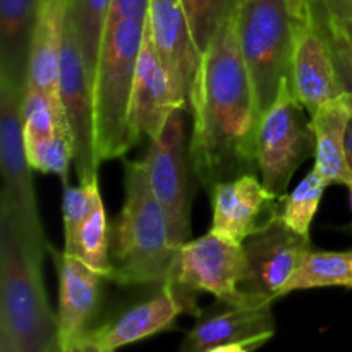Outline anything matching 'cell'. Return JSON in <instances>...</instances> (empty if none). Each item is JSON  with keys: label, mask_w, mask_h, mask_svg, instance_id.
<instances>
[{"label": "cell", "mask_w": 352, "mask_h": 352, "mask_svg": "<svg viewBox=\"0 0 352 352\" xmlns=\"http://www.w3.org/2000/svg\"><path fill=\"white\" fill-rule=\"evenodd\" d=\"M244 272L243 246L227 243L210 230L175 251L167 280L198 294L208 292L226 305L253 306L241 291Z\"/></svg>", "instance_id": "cell-10"}, {"label": "cell", "mask_w": 352, "mask_h": 352, "mask_svg": "<svg viewBox=\"0 0 352 352\" xmlns=\"http://www.w3.org/2000/svg\"><path fill=\"white\" fill-rule=\"evenodd\" d=\"M23 88L0 76V165H2V198L16 215L24 236L38 256L45 258L54 250L45 236L43 223L34 195L31 165L26 157L21 119Z\"/></svg>", "instance_id": "cell-7"}, {"label": "cell", "mask_w": 352, "mask_h": 352, "mask_svg": "<svg viewBox=\"0 0 352 352\" xmlns=\"http://www.w3.org/2000/svg\"><path fill=\"white\" fill-rule=\"evenodd\" d=\"M146 28L175 91L188 102L199 65V54L181 0H150Z\"/></svg>", "instance_id": "cell-18"}, {"label": "cell", "mask_w": 352, "mask_h": 352, "mask_svg": "<svg viewBox=\"0 0 352 352\" xmlns=\"http://www.w3.org/2000/svg\"><path fill=\"white\" fill-rule=\"evenodd\" d=\"M325 36L327 40H329L330 48H332L333 62H336L337 74H339L340 82H342L344 91H347L349 95H352V52L339 40V38L332 36V34H329L327 31H325Z\"/></svg>", "instance_id": "cell-28"}, {"label": "cell", "mask_w": 352, "mask_h": 352, "mask_svg": "<svg viewBox=\"0 0 352 352\" xmlns=\"http://www.w3.org/2000/svg\"><path fill=\"white\" fill-rule=\"evenodd\" d=\"M110 7L112 0H67V26L74 34L91 81Z\"/></svg>", "instance_id": "cell-23"}, {"label": "cell", "mask_w": 352, "mask_h": 352, "mask_svg": "<svg viewBox=\"0 0 352 352\" xmlns=\"http://www.w3.org/2000/svg\"><path fill=\"white\" fill-rule=\"evenodd\" d=\"M287 2V9L291 12L292 19L301 21L305 19L309 9V0H285Z\"/></svg>", "instance_id": "cell-33"}, {"label": "cell", "mask_w": 352, "mask_h": 352, "mask_svg": "<svg viewBox=\"0 0 352 352\" xmlns=\"http://www.w3.org/2000/svg\"><path fill=\"white\" fill-rule=\"evenodd\" d=\"M188 109V102L175 91L167 69L158 58L144 23L143 41L138 55L127 113V124L134 143H140L141 138L157 140L172 113L175 110Z\"/></svg>", "instance_id": "cell-14"}, {"label": "cell", "mask_w": 352, "mask_h": 352, "mask_svg": "<svg viewBox=\"0 0 352 352\" xmlns=\"http://www.w3.org/2000/svg\"><path fill=\"white\" fill-rule=\"evenodd\" d=\"M196 296L198 292L165 280L164 284L155 285L150 298L141 299L98 323L81 342H89L105 351H116L167 332L174 329L182 313L195 315L196 318L201 315V309L196 305Z\"/></svg>", "instance_id": "cell-11"}, {"label": "cell", "mask_w": 352, "mask_h": 352, "mask_svg": "<svg viewBox=\"0 0 352 352\" xmlns=\"http://www.w3.org/2000/svg\"><path fill=\"white\" fill-rule=\"evenodd\" d=\"M41 0H0V76L24 86Z\"/></svg>", "instance_id": "cell-21"}, {"label": "cell", "mask_w": 352, "mask_h": 352, "mask_svg": "<svg viewBox=\"0 0 352 352\" xmlns=\"http://www.w3.org/2000/svg\"><path fill=\"white\" fill-rule=\"evenodd\" d=\"M181 2L188 16L192 40L201 57L223 23L236 12L239 0H181Z\"/></svg>", "instance_id": "cell-26"}, {"label": "cell", "mask_w": 352, "mask_h": 352, "mask_svg": "<svg viewBox=\"0 0 352 352\" xmlns=\"http://www.w3.org/2000/svg\"><path fill=\"white\" fill-rule=\"evenodd\" d=\"M351 120L352 95L347 91L323 103L309 119V127L315 138L313 168L329 182V186H347L352 181L346 153V136Z\"/></svg>", "instance_id": "cell-20"}, {"label": "cell", "mask_w": 352, "mask_h": 352, "mask_svg": "<svg viewBox=\"0 0 352 352\" xmlns=\"http://www.w3.org/2000/svg\"><path fill=\"white\" fill-rule=\"evenodd\" d=\"M41 270L43 258L34 253L12 210L0 201V333L16 352H50L58 340Z\"/></svg>", "instance_id": "cell-2"}, {"label": "cell", "mask_w": 352, "mask_h": 352, "mask_svg": "<svg viewBox=\"0 0 352 352\" xmlns=\"http://www.w3.org/2000/svg\"><path fill=\"white\" fill-rule=\"evenodd\" d=\"M219 308L203 311L186 333L179 352H206L227 344H248L254 349L275 333L272 305L237 306L219 301Z\"/></svg>", "instance_id": "cell-17"}, {"label": "cell", "mask_w": 352, "mask_h": 352, "mask_svg": "<svg viewBox=\"0 0 352 352\" xmlns=\"http://www.w3.org/2000/svg\"><path fill=\"white\" fill-rule=\"evenodd\" d=\"M311 248V237L289 229L275 213L243 243L246 272L241 291L246 301L261 306L284 298L285 285Z\"/></svg>", "instance_id": "cell-8"}, {"label": "cell", "mask_w": 352, "mask_h": 352, "mask_svg": "<svg viewBox=\"0 0 352 352\" xmlns=\"http://www.w3.org/2000/svg\"><path fill=\"white\" fill-rule=\"evenodd\" d=\"M148 6H150V0H112L107 23H116L122 19L146 21Z\"/></svg>", "instance_id": "cell-29"}, {"label": "cell", "mask_w": 352, "mask_h": 352, "mask_svg": "<svg viewBox=\"0 0 352 352\" xmlns=\"http://www.w3.org/2000/svg\"><path fill=\"white\" fill-rule=\"evenodd\" d=\"M291 81L296 100L311 116L323 103L342 95L332 48L311 9L305 19L292 23Z\"/></svg>", "instance_id": "cell-13"}, {"label": "cell", "mask_w": 352, "mask_h": 352, "mask_svg": "<svg viewBox=\"0 0 352 352\" xmlns=\"http://www.w3.org/2000/svg\"><path fill=\"white\" fill-rule=\"evenodd\" d=\"M349 256H351V260H352V251H349Z\"/></svg>", "instance_id": "cell-38"}, {"label": "cell", "mask_w": 352, "mask_h": 352, "mask_svg": "<svg viewBox=\"0 0 352 352\" xmlns=\"http://www.w3.org/2000/svg\"><path fill=\"white\" fill-rule=\"evenodd\" d=\"M184 110H175L157 140H150L141 158L155 198L164 208L170 243L175 250L191 239V198L188 182L189 146L186 143Z\"/></svg>", "instance_id": "cell-9"}, {"label": "cell", "mask_w": 352, "mask_h": 352, "mask_svg": "<svg viewBox=\"0 0 352 352\" xmlns=\"http://www.w3.org/2000/svg\"><path fill=\"white\" fill-rule=\"evenodd\" d=\"M322 287L352 289V260L347 253L320 251L311 248L284 289V296L294 291Z\"/></svg>", "instance_id": "cell-22"}, {"label": "cell", "mask_w": 352, "mask_h": 352, "mask_svg": "<svg viewBox=\"0 0 352 352\" xmlns=\"http://www.w3.org/2000/svg\"><path fill=\"white\" fill-rule=\"evenodd\" d=\"M285 78L277 98L261 116L256 134V164L261 182L277 196L287 192L298 168L315 153V138Z\"/></svg>", "instance_id": "cell-6"}, {"label": "cell", "mask_w": 352, "mask_h": 352, "mask_svg": "<svg viewBox=\"0 0 352 352\" xmlns=\"http://www.w3.org/2000/svg\"><path fill=\"white\" fill-rule=\"evenodd\" d=\"M189 162L205 189L256 174L260 110L241 54L237 9L199 57L188 100Z\"/></svg>", "instance_id": "cell-1"}, {"label": "cell", "mask_w": 352, "mask_h": 352, "mask_svg": "<svg viewBox=\"0 0 352 352\" xmlns=\"http://www.w3.org/2000/svg\"><path fill=\"white\" fill-rule=\"evenodd\" d=\"M292 19L285 0H239L237 34L260 116L291 76Z\"/></svg>", "instance_id": "cell-5"}, {"label": "cell", "mask_w": 352, "mask_h": 352, "mask_svg": "<svg viewBox=\"0 0 352 352\" xmlns=\"http://www.w3.org/2000/svg\"><path fill=\"white\" fill-rule=\"evenodd\" d=\"M327 188H329V182L315 168H311L306 177L296 186V189L282 196L280 205H278V217L284 220L289 229L309 237L311 223L318 213Z\"/></svg>", "instance_id": "cell-25"}, {"label": "cell", "mask_w": 352, "mask_h": 352, "mask_svg": "<svg viewBox=\"0 0 352 352\" xmlns=\"http://www.w3.org/2000/svg\"><path fill=\"white\" fill-rule=\"evenodd\" d=\"M50 352H113V351L100 349V347L93 346V344H89V342H78V344H74V346L62 347L57 340V344L52 347Z\"/></svg>", "instance_id": "cell-32"}, {"label": "cell", "mask_w": 352, "mask_h": 352, "mask_svg": "<svg viewBox=\"0 0 352 352\" xmlns=\"http://www.w3.org/2000/svg\"><path fill=\"white\" fill-rule=\"evenodd\" d=\"M309 6L333 19L352 23V0H309Z\"/></svg>", "instance_id": "cell-31"}, {"label": "cell", "mask_w": 352, "mask_h": 352, "mask_svg": "<svg viewBox=\"0 0 352 352\" xmlns=\"http://www.w3.org/2000/svg\"><path fill=\"white\" fill-rule=\"evenodd\" d=\"M126 199L110 226L113 284L160 285L167 280L175 248L164 208L155 198L143 160L124 164Z\"/></svg>", "instance_id": "cell-3"}, {"label": "cell", "mask_w": 352, "mask_h": 352, "mask_svg": "<svg viewBox=\"0 0 352 352\" xmlns=\"http://www.w3.org/2000/svg\"><path fill=\"white\" fill-rule=\"evenodd\" d=\"M62 186H64V195H62L64 251H67L78 237L85 220L91 213L96 199L102 198V195H100L98 177L89 182H79L78 186H71L69 182Z\"/></svg>", "instance_id": "cell-27"}, {"label": "cell", "mask_w": 352, "mask_h": 352, "mask_svg": "<svg viewBox=\"0 0 352 352\" xmlns=\"http://www.w3.org/2000/svg\"><path fill=\"white\" fill-rule=\"evenodd\" d=\"M347 188H349V199H351V208H352V181L347 184Z\"/></svg>", "instance_id": "cell-37"}, {"label": "cell", "mask_w": 352, "mask_h": 352, "mask_svg": "<svg viewBox=\"0 0 352 352\" xmlns=\"http://www.w3.org/2000/svg\"><path fill=\"white\" fill-rule=\"evenodd\" d=\"M144 23L146 21L122 19L107 23L103 31L93 76L96 151L100 164L122 158L136 144L131 136L127 113Z\"/></svg>", "instance_id": "cell-4"}, {"label": "cell", "mask_w": 352, "mask_h": 352, "mask_svg": "<svg viewBox=\"0 0 352 352\" xmlns=\"http://www.w3.org/2000/svg\"><path fill=\"white\" fill-rule=\"evenodd\" d=\"M0 352H16L14 346L10 344V340L3 333H0Z\"/></svg>", "instance_id": "cell-36"}, {"label": "cell", "mask_w": 352, "mask_h": 352, "mask_svg": "<svg viewBox=\"0 0 352 352\" xmlns=\"http://www.w3.org/2000/svg\"><path fill=\"white\" fill-rule=\"evenodd\" d=\"M309 9H311L313 16H315L316 21L320 23V26H322L329 34L339 38V40L342 41V43L352 52V23L351 21L333 19V17H329V16H325V14L315 10L311 6H309Z\"/></svg>", "instance_id": "cell-30"}, {"label": "cell", "mask_w": 352, "mask_h": 352, "mask_svg": "<svg viewBox=\"0 0 352 352\" xmlns=\"http://www.w3.org/2000/svg\"><path fill=\"white\" fill-rule=\"evenodd\" d=\"M212 232L227 243L243 246L244 241L278 212L282 196L274 195L256 174L220 182L210 189Z\"/></svg>", "instance_id": "cell-15"}, {"label": "cell", "mask_w": 352, "mask_h": 352, "mask_svg": "<svg viewBox=\"0 0 352 352\" xmlns=\"http://www.w3.org/2000/svg\"><path fill=\"white\" fill-rule=\"evenodd\" d=\"M67 0H41L31 38L26 81L36 86L57 113L65 116L60 96L62 54L65 43Z\"/></svg>", "instance_id": "cell-19"}, {"label": "cell", "mask_w": 352, "mask_h": 352, "mask_svg": "<svg viewBox=\"0 0 352 352\" xmlns=\"http://www.w3.org/2000/svg\"><path fill=\"white\" fill-rule=\"evenodd\" d=\"M256 351L253 346H248V344H227V346H219L213 347V349L206 352H253Z\"/></svg>", "instance_id": "cell-34"}, {"label": "cell", "mask_w": 352, "mask_h": 352, "mask_svg": "<svg viewBox=\"0 0 352 352\" xmlns=\"http://www.w3.org/2000/svg\"><path fill=\"white\" fill-rule=\"evenodd\" d=\"M60 96L74 141V164L79 182L98 177L100 158L96 151L93 81L79 52L71 28L65 21V43L60 69Z\"/></svg>", "instance_id": "cell-12"}, {"label": "cell", "mask_w": 352, "mask_h": 352, "mask_svg": "<svg viewBox=\"0 0 352 352\" xmlns=\"http://www.w3.org/2000/svg\"><path fill=\"white\" fill-rule=\"evenodd\" d=\"M346 153H347V162H349V167L352 170V120L347 127V136H346Z\"/></svg>", "instance_id": "cell-35"}, {"label": "cell", "mask_w": 352, "mask_h": 352, "mask_svg": "<svg viewBox=\"0 0 352 352\" xmlns=\"http://www.w3.org/2000/svg\"><path fill=\"white\" fill-rule=\"evenodd\" d=\"M50 256L58 270V344L69 347L96 327L107 278L64 251L52 250Z\"/></svg>", "instance_id": "cell-16"}, {"label": "cell", "mask_w": 352, "mask_h": 352, "mask_svg": "<svg viewBox=\"0 0 352 352\" xmlns=\"http://www.w3.org/2000/svg\"><path fill=\"white\" fill-rule=\"evenodd\" d=\"M64 253L72 254L89 268L103 275L107 280L112 282L113 263L110 256V226L102 198L96 199L91 213L79 229L76 241Z\"/></svg>", "instance_id": "cell-24"}]
</instances>
